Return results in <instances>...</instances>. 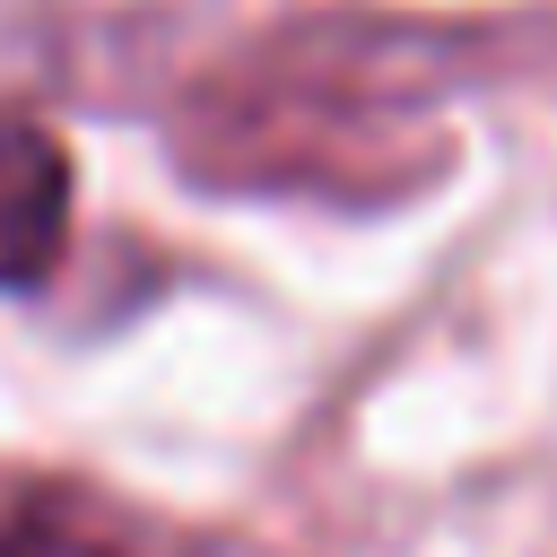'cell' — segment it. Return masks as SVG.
Returning a JSON list of instances; mask_svg holds the SVG:
<instances>
[{
	"label": "cell",
	"mask_w": 557,
	"mask_h": 557,
	"mask_svg": "<svg viewBox=\"0 0 557 557\" xmlns=\"http://www.w3.org/2000/svg\"><path fill=\"white\" fill-rule=\"evenodd\" d=\"M392 26H296L244 78H226L200 122L191 157L244 191H322V200H392L435 174V139L418 96L435 70L392 52Z\"/></svg>",
	"instance_id": "1"
},
{
	"label": "cell",
	"mask_w": 557,
	"mask_h": 557,
	"mask_svg": "<svg viewBox=\"0 0 557 557\" xmlns=\"http://www.w3.org/2000/svg\"><path fill=\"white\" fill-rule=\"evenodd\" d=\"M70 148L35 113H0V287L26 296L70 252Z\"/></svg>",
	"instance_id": "2"
},
{
	"label": "cell",
	"mask_w": 557,
	"mask_h": 557,
	"mask_svg": "<svg viewBox=\"0 0 557 557\" xmlns=\"http://www.w3.org/2000/svg\"><path fill=\"white\" fill-rule=\"evenodd\" d=\"M148 540L78 487L0 479V557H139Z\"/></svg>",
	"instance_id": "3"
},
{
	"label": "cell",
	"mask_w": 557,
	"mask_h": 557,
	"mask_svg": "<svg viewBox=\"0 0 557 557\" xmlns=\"http://www.w3.org/2000/svg\"><path fill=\"white\" fill-rule=\"evenodd\" d=\"M139 557H261V548H226V540H174V548H139Z\"/></svg>",
	"instance_id": "4"
}]
</instances>
